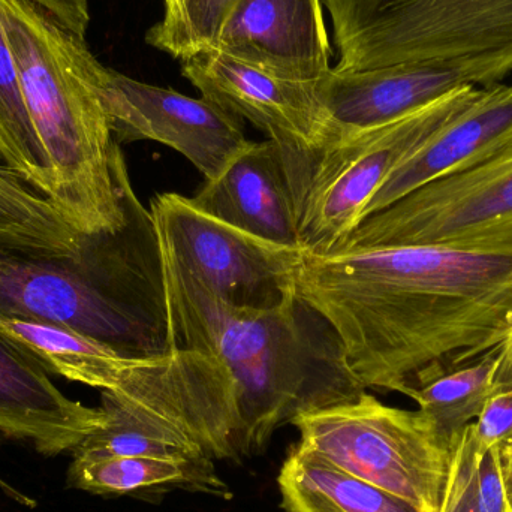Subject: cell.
Instances as JSON below:
<instances>
[{"label": "cell", "mask_w": 512, "mask_h": 512, "mask_svg": "<svg viewBox=\"0 0 512 512\" xmlns=\"http://www.w3.org/2000/svg\"><path fill=\"white\" fill-rule=\"evenodd\" d=\"M501 348L409 391L408 397L417 402L418 411L451 441L477 420L495 393Z\"/></svg>", "instance_id": "cell-23"}, {"label": "cell", "mask_w": 512, "mask_h": 512, "mask_svg": "<svg viewBox=\"0 0 512 512\" xmlns=\"http://www.w3.org/2000/svg\"><path fill=\"white\" fill-rule=\"evenodd\" d=\"M298 447L381 487L423 512H439L456 441L421 411H405L363 391L355 399L292 421Z\"/></svg>", "instance_id": "cell-6"}, {"label": "cell", "mask_w": 512, "mask_h": 512, "mask_svg": "<svg viewBox=\"0 0 512 512\" xmlns=\"http://www.w3.org/2000/svg\"><path fill=\"white\" fill-rule=\"evenodd\" d=\"M162 256V255H161ZM171 349L218 358L233 378L243 459L307 412L355 399L364 390L346 370L330 327L294 294L273 307L236 306L162 258Z\"/></svg>", "instance_id": "cell-2"}, {"label": "cell", "mask_w": 512, "mask_h": 512, "mask_svg": "<svg viewBox=\"0 0 512 512\" xmlns=\"http://www.w3.org/2000/svg\"><path fill=\"white\" fill-rule=\"evenodd\" d=\"M0 334L48 373L101 391L116 390L137 361L143 360L123 357L77 331L32 319L0 316Z\"/></svg>", "instance_id": "cell-18"}, {"label": "cell", "mask_w": 512, "mask_h": 512, "mask_svg": "<svg viewBox=\"0 0 512 512\" xmlns=\"http://www.w3.org/2000/svg\"><path fill=\"white\" fill-rule=\"evenodd\" d=\"M29 2L47 12L68 32L84 39L90 21L87 0H29Z\"/></svg>", "instance_id": "cell-28"}, {"label": "cell", "mask_w": 512, "mask_h": 512, "mask_svg": "<svg viewBox=\"0 0 512 512\" xmlns=\"http://www.w3.org/2000/svg\"><path fill=\"white\" fill-rule=\"evenodd\" d=\"M215 50L286 80H321L333 56L324 3L239 0Z\"/></svg>", "instance_id": "cell-13"}, {"label": "cell", "mask_w": 512, "mask_h": 512, "mask_svg": "<svg viewBox=\"0 0 512 512\" xmlns=\"http://www.w3.org/2000/svg\"><path fill=\"white\" fill-rule=\"evenodd\" d=\"M27 111L50 159L51 200L86 236L126 224L128 168L93 81L83 38L29 0H0Z\"/></svg>", "instance_id": "cell-4"}, {"label": "cell", "mask_w": 512, "mask_h": 512, "mask_svg": "<svg viewBox=\"0 0 512 512\" xmlns=\"http://www.w3.org/2000/svg\"><path fill=\"white\" fill-rule=\"evenodd\" d=\"M511 143L512 84H490L390 174L364 210L363 221L415 189L486 161Z\"/></svg>", "instance_id": "cell-14"}, {"label": "cell", "mask_w": 512, "mask_h": 512, "mask_svg": "<svg viewBox=\"0 0 512 512\" xmlns=\"http://www.w3.org/2000/svg\"><path fill=\"white\" fill-rule=\"evenodd\" d=\"M499 466H501L502 483L512 512V445L499 447Z\"/></svg>", "instance_id": "cell-30"}, {"label": "cell", "mask_w": 512, "mask_h": 512, "mask_svg": "<svg viewBox=\"0 0 512 512\" xmlns=\"http://www.w3.org/2000/svg\"><path fill=\"white\" fill-rule=\"evenodd\" d=\"M104 424L72 450L74 460L110 459V457H152L165 460H194L207 457L191 438L138 405L134 400L101 391Z\"/></svg>", "instance_id": "cell-20"}, {"label": "cell", "mask_w": 512, "mask_h": 512, "mask_svg": "<svg viewBox=\"0 0 512 512\" xmlns=\"http://www.w3.org/2000/svg\"><path fill=\"white\" fill-rule=\"evenodd\" d=\"M495 243H512V143L486 161L373 213L336 252Z\"/></svg>", "instance_id": "cell-8"}, {"label": "cell", "mask_w": 512, "mask_h": 512, "mask_svg": "<svg viewBox=\"0 0 512 512\" xmlns=\"http://www.w3.org/2000/svg\"><path fill=\"white\" fill-rule=\"evenodd\" d=\"M93 81L117 143L156 141L204 176L218 177L248 147L240 120L207 99L152 86L93 63Z\"/></svg>", "instance_id": "cell-11"}, {"label": "cell", "mask_w": 512, "mask_h": 512, "mask_svg": "<svg viewBox=\"0 0 512 512\" xmlns=\"http://www.w3.org/2000/svg\"><path fill=\"white\" fill-rule=\"evenodd\" d=\"M337 72L399 63H462L493 83L512 71V0H322Z\"/></svg>", "instance_id": "cell-5"}, {"label": "cell", "mask_w": 512, "mask_h": 512, "mask_svg": "<svg viewBox=\"0 0 512 512\" xmlns=\"http://www.w3.org/2000/svg\"><path fill=\"white\" fill-rule=\"evenodd\" d=\"M86 234L75 230L47 195L8 165H0V246L33 254L80 251Z\"/></svg>", "instance_id": "cell-21"}, {"label": "cell", "mask_w": 512, "mask_h": 512, "mask_svg": "<svg viewBox=\"0 0 512 512\" xmlns=\"http://www.w3.org/2000/svg\"><path fill=\"white\" fill-rule=\"evenodd\" d=\"M512 387V328L499 351V367L495 378V391Z\"/></svg>", "instance_id": "cell-29"}, {"label": "cell", "mask_w": 512, "mask_h": 512, "mask_svg": "<svg viewBox=\"0 0 512 512\" xmlns=\"http://www.w3.org/2000/svg\"><path fill=\"white\" fill-rule=\"evenodd\" d=\"M294 292L336 334L364 390L408 396L504 345L512 243L303 252Z\"/></svg>", "instance_id": "cell-1"}, {"label": "cell", "mask_w": 512, "mask_h": 512, "mask_svg": "<svg viewBox=\"0 0 512 512\" xmlns=\"http://www.w3.org/2000/svg\"><path fill=\"white\" fill-rule=\"evenodd\" d=\"M480 451L512 445V387L495 391L472 423Z\"/></svg>", "instance_id": "cell-26"}, {"label": "cell", "mask_w": 512, "mask_h": 512, "mask_svg": "<svg viewBox=\"0 0 512 512\" xmlns=\"http://www.w3.org/2000/svg\"><path fill=\"white\" fill-rule=\"evenodd\" d=\"M183 75L200 90L201 98L236 119L248 120L279 146L289 182L333 138L318 81L276 77L218 50L186 59Z\"/></svg>", "instance_id": "cell-10"}, {"label": "cell", "mask_w": 512, "mask_h": 512, "mask_svg": "<svg viewBox=\"0 0 512 512\" xmlns=\"http://www.w3.org/2000/svg\"><path fill=\"white\" fill-rule=\"evenodd\" d=\"M475 487L481 512H511L502 483L499 447L478 450Z\"/></svg>", "instance_id": "cell-27"}, {"label": "cell", "mask_w": 512, "mask_h": 512, "mask_svg": "<svg viewBox=\"0 0 512 512\" xmlns=\"http://www.w3.org/2000/svg\"><path fill=\"white\" fill-rule=\"evenodd\" d=\"M0 158L41 194L53 197L50 159L36 134L21 89L17 63L0 23Z\"/></svg>", "instance_id": "cell-22"}, {"label": "cell", "mask_w": 512, "mask_h": 512, "mask_svg": "<svg viewBox=\"0 0 512 512\" xmlns=\"http://www.w3.org/2000/svg\"><path fill=\"white\" fill-rule=\"evenodd\" d=\"M101 408L66 397L47 370L0 334V433L45 456L72 451L104 424Z\"/></svg>", "instance_id": "cell-16"}, {"label": "cell", "mask_w": 512, "mask_h": 512, "mask_svg": "<svg viewBox=\"0 0 512 512\" xmlns=\"http://www.w3.org/2000/svg\"><path fill=\"white\" fill-rule=\"evenodd\" d=\"M162 258L236 306L273 307L294 294L301 249L231 227L176 192L150 203Z\"/></svg>", "instance_id": "cell-9"}, {"label": "cell", "mask_w": 512, "mask_h": 512, "mask_svg": "<svg viewBox=\"0 0 512 512\" xmlns=\"http://www.w3.org/2000/svg\"><path fill=\"white\" fill-rule=\"evenodd\" d=\"M69 484L95 495L137 496L159 501L168 493L191 492L231 501L233 490L222 480L215 460H165L152 457H110L72 460Z\"/></svg>", "instance_id": "cell-17"}, {"label": "cell", "mask_w": 512, "mask_h": 512, "mask_svg": "<svg viewBox=\"0 0 512 512\" xmlns=\"http://www.w3.org/2000/svg\"><path fill=\"white\" fill-rule=\"evenodd\" d=\"M483 87L466 86L396 122L336 138L292 182L298 243L307 254L336 252L363 221L390 174Z\"/></svg>", "instance_id": "cell-7"}, {"label": "cell", "mask_w": 512, "mask_h": 512, "mask_svg": "<svg viewBox=\"0 0 512 512\" xmlns=\"http://www.w3.org/2000/svg\"><path fill=\"white\" fill-rule=\"evenodd\" d=\"M126 224L69 255L0 246V316L77 331L128 358L173 351L152 213L126 185Z\"/></svg>", "instance_id": "cell-3"}, {"label": "cell", "mask_w": 512, "mask_h": 512, "mask_svg": "<svg viewBox=\"0 0 512 512\" xmlns=\"http://www.w3.org/2000/svg\"><path fill=\"white\" fill-rule=\"evenodd\" d=\"M277 484L286 512H423L298 445L286 456Z\"/></svg>", "instance_id": "cell-19"}, {"label": "cell", "mask_w": 512, "mask_h": 512, "mask_svg": "<svg viewBox=\"0 0 512 512\" xmlns=\"http://www.w3.org/2000/svg\"><path fill=\"white\" fill-rule=\"evenodd\" d=\"M478 447L469 424L456 439L450 477L439 512H481L475 487Z\"/></svg>", "instance_id": "cell-25"}, {"label": "cell", "mask_w": 512, "mask_h": 512, "mask_svg": "<svg viewBox=\"0 0 512 512\" xmlns=\"http://www.w3.org/2000/svg\"><path fill=\"white\" fill-rule=\"evenodd\" d=\"M239 0H165L162 20L146 41L177 59L215 50Z\"/></svg>", "instance_id": "cell-24"}, {"label": "cell", "mask_w": 512, "mask_h": 512, "mask_svg": "<svg viewBox=\"0 0 512 512\" xmlns=\"http://www.w3.org/2000/svg\"><path fill=\"white\" fill-rule=\"evenodd\" d=\"M192 203L207 215L286 248L300 249L294 191L274 141L248 144Z\"/></svg>", "instance_id": "cell-15"}, {"label": "cell", "mask_w": 512, "mask_h": 512, "mask_svg": "<svg viewBox=\"0 0 512 512\" xmlns=\"http://www.w3.org/2000/svg\"><path fill=\"white\" fill-rule=\"evenodd\" d=\"M490 84L495 83L475 66L415 62L357 72L331 68L318 80V92L330 117L334 141L396 122L462 87Z\"/></svg>", "instance_id": "cell-12"}]
</instances>
